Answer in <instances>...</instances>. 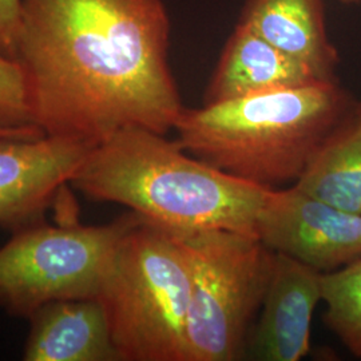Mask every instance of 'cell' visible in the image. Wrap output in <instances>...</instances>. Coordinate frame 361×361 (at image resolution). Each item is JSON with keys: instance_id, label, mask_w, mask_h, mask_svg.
<instances>
[{"instance_id": "cell-14", "label": "cell", "mask_w": 361, "mask_h": 361, "mask_svg": "<svg viewBox=\"0 0 361 361\" xmlns=\"http://www.w3.org/2000/svg\"><path fill=\"white\" fill-rule=\"evenodd\" d=\"M324 322L350 353L361 357V258L322 274Z\"/></svg>"}, {"instance_id": "cell-5", "label": "cell", "mask_w": 361, "mask_h": 361, "mask_svg": "<svg viewBox=\"0 0 361 361\" xmlns=\"http://www.w3.org/2000/svg\"><path fill=\"white\" fill-rule=\"evenodd\" d=\"M171 235L190 271L189 361L243 359L247 328L268 289L276 252L255 233L207 229Z\"/></svg>"}, {"instance_id": "cell-9", "label": "cell", "mask_w": 361, "mask_h": 361, "mask_svg": "<svg viewBox=\"0 0 361 361\" xmlns=\"http://www.w3.org/2000/svg\"><path fill=\"white\" fill-rule=\"evenodd\" d=\"M322 274L276 253L257 326L245 355L258 361H297L310 353L313 313L322 301Z\"/></svg>"}, {"instance_id": "cell-15", "label": "cell", "mask_w": 361, "mask_h": 361, "mask_svg": "<svg viewBox=\"0 0 361 361\" xmlns=\"http://www.w3.org/2000/svg\"><path fill=\"white\" fill-rule=\"evenodd\" d=\"M34 123L26 70L0 50V128H26Z\"/></svg>"}, {"instance_id": "cell-13", "label": "cell", "mask_w": 361, "mask_h": 361, "mask_svg": "<svg viewBox=\"0 0 361 361\" xmlns=\"http://www.w3.org/2000/svg\"><path fill=\"white\" fill-rule=\"evenodd\" d=\"M293 186L328 205L361 216L359 116L324 145Z\"/></svg>"}, {"instance_id": "cell-6", "label": "cell", "mask_w": 361, "mask_h": 361, "mask_svg": "<svg viewBox=\"0 0 361 361\" xmlns=\"http://www.w3.org/2000/svg\"><path fill=\"white\" fill-rule=\"evenodd\" d=\"M140 219L130 210L106 225L39 222L13 232L0 247V307L30 319L52 301L97 298L123 237Z\"/></svg>"}, {"instance_id": "cell-1", "label": "cell", "mask_w": 361, "mask_h": 361, "mask_svg": "<svg viewBox=\"0 0 361 361\" xmlns=\"http://www.w3.org/2000/svg\"><path fill=\"white\" fill-rule=\"evenodd\" d=\"M162 0H22L15 37L34 123L94 147L141 128L166 135L183 104Z\"/></svg>"}, {"instance_id": "cell-10", "label": "cell", "mask_w": 361, "mask_h": 361, "mask_svg": "<svg viewBox=\"0 0 361 361\" xmlns=\"http://www.w3.org/2000/svg\"><path fill=\"white\" fill-rule=\"evenodd\" d=\"M323 82L310 67L238 23L209 82L204 104Z\"/></svg>"}, {"instance_id": "cell-16", "label": "cell", "mask_w": 361, "mask_h": 361, "mask_svg": "<svg viewBox=\"0 0 361 361\" xmlns=\"http://www.w3.org/2000/svg\"><path fill=\"white\" fill-rule=\"evenodd\" d=\"M22 0H0V50L13 56Z\"/></svg>"}, {"instance_id": "cell-4", "label": "cell", "mask_w": 361, "mask_h": 361, "mask_svg": "<svg viewBox=\"0 0 361 361\" xmlns=\"http://www.w3.org/2000/svg\"><path fill=\"white\" fill-rule=\"evenodd\" d=\"M121 361H189L190 271L174 235L140 221L116 250L101 293Z\"/></svg>"}, {"instance_id": "cell-19", "label": "cell", "mask_w": 361, "mask_h": 361, "mask_svg": "<svg viewBox=\"0 0 361 361\" xmlns=\"http://www.w3.org/2000/svg\"><path fill=\"white\" fill-rule=\"evenodd\" d=\"M359 122H360V125H361V106H360V111H359Z\"/></svg>"}, {"instance_id": "cell-12", "label": "cell", "mask_w": 361, "mask_h": 361, "mask_svg": "<svg viewBox=\"0 0 361 361\" xmlns=\"http://www.w3.org/2000/svg\"><path fill=\"white\" fill-rule=\"evenodd\" d=\"M241 25L280 51L335 82L338 55L328 38L322 0H247Z\"/></svg>"}, {"instance_id": "cell-17", "label": "cell", "mask_w": 361, "mask_h": 361, "mask_svg": "<svg viewBox=\"0 0 361 361\" xmlns=\"http://www.w3.org/2000/svg\"><path fill=\"white\" fill-rule=\"evenodd\" d=\"M44 133L38 126L26 128H0V138H35L43 137Z\"/></svg>"}, {"instance_id": "cell-3", "label": "cell", "mask_w": 361, "mask_h": 361, "mask_svg": "<svg viewBox=\"0 0 361 361\" xmlns=\"http://www.w3.org/2000/svg\"><path fill=\"white\" fill-rule=\"evenodd\" d=\"M360 111L335 82L183 109L177 142L195 158L267 189L296 182L310 159Z\"/></svg>"}, {"instance_id": "cell-2", "label": "cell", "mask_w": 361, "mask_h": 361, "mask_svg": "<svg viewBox=\"0 0 361 361\" xmlns=\"http://www.w3.org/2000/svg\"><path fill=\"white\" fill-rule=\"evenodd\" d=\"M70 183L91 200L129 207L170 234L207 229L256 234L268 190L141 128L121 130L91 147Z\"/></svg>"}, {"instance_id": "cell-11", "label": "cell", "mask_w": 361, "mask_h": 361, "mask_svg": "<svg viewBox=\"0 0 361 361\" xmlns=\"http://www.w3.org/2000/svg\"><path fill=\"white\" fill-rule=\"evenodd\" d=\"M30 322L23 360L121 361L98 298L52 301Z\"/></svg>"}, {"instance_id": "cell-8", "label": "cell", "mask_w": 361, "mask_h": 361, "mask_svg": "<svg viewBox=\"0 0 361 361\" xmlns=\"http://www.w3.org/2000/svg\"><path fill=\"white\" fill-rule=\"evenodd\" d=\"M91 147L58 137L0 138V228L42 222Z\"/></svg>"}, {"instance_id": "cell-7", "label": "cell", "mask_w": 361, "mask_h": 361, "mask_svg": "<svg viewBox=\"0 0 361 361\" xmlns=\"http://www.w3.org/2000/svg\"><path fill=\"white\" fill-rule=\"evenodd\" d=\"M255 231L276 253L320 273L361 258V216L297 190L268 189Z\"/></svg>"}, {"instance_id": "cell-18", "label": "cell", "mask_w": 361, "mask_h": 361, "mask_svg": "<svg viewBox=\"0 0 361 361\" xmlns=\"http://www.w3.org/2000/svg\"><path fill=\"white\" fill-rule=\"evenodd\" d=\"M341 1H347V3H361V0H341Z\"/></svg>"}]
</instances>
